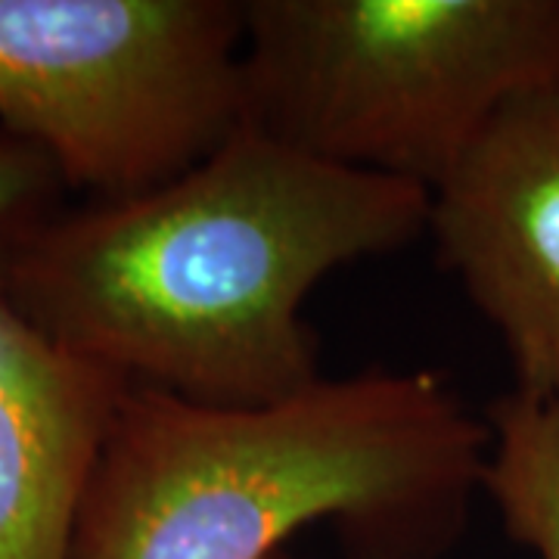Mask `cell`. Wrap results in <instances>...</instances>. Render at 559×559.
Wrapping results in <instances>:
<instances>
[{
    "label": "cell",
    "mask_w": 559,
    "mask_h": 559,
    "mask_svg": "<svg viewBox=\"0 0 559 559\" xmlns=\"http://www.w3.org/2000/svg\"><path fill=\"white\" fill-rule=\"evenodd\" d=\"M280 559H286V557H280Z\"/></svg>",
    "instance_id": "9c48e42d"
},
{
    "label": "cell",
    "mask_w": 559,
    "mask_h": 559,
    "mask_svg": "<svg viewBox=\"0 0 559 559\" xmlns=\"http://www.w3.org/2000/svg\"><path fill=\"white\" fill-rule=\"evenodd\" d=\"M491 448L481 491L495 500L507 535L559 559V392L550 399L503 395L488 411Z\"/></svg>",
    "instance_id": "52a82bcc"
},
{
    "label": "cell",
    "mask_w": 559,
    "mask_h": 559,
    "mask_svg": "<svg viewBox=\"0 0 559 559\" xmlns=\"http://www.w3.org/2000/svg\"><path fill=\"white\" fill-rule=\"evenodd\" d=\"M429 227V193L311 159L242 128L168 183L84 200L0 267L47 340L131 385L267 407L318 385L311 289Z\"/></svg>",
    "instance_id": "6da1fadb"
},
{
    "label": "cell",
    "mask_w": 559,
    "mask_h": 559,
    "mask_svg": "<svg viewBox=\"0 0 559 559\" xmlns=\"http://www.w3.org/2000/svg\"><path fill=\"white\" fill-rule=\"evenodd\" d=\"M439 261L498 330L513 392H559V81L510 100L429 193Z\"/></svg>",
    "instance_id": "5b68a950"
},
{
    "label": "cell",
    "mask_w": 559,
    "mask_h": 559,
    "mask_svg": "<svg viewBox=\"0 0 559 559\" xmlns=\"http://www.w3.org/2000/svg\"><path fill=\"white\" fill-rule=\"evenodd\" d=\"M242 20L246 128L426 193L559 81V0H242Z\"/></svg>",
    "instance_id": "3957f363"
},
{
    "label": "cell",
    "mask_w": 559,
    "mask_h": 559,
    "mask_svg": "<svg viewBox=\"0 0 559 559\" xmlns=\"http://www.w3.org/2000/svg\"><path fill=\"white\" fill-rule=\"evenodd\" d=\"M124 389L0 296V559H69Z\"/></svg>",
    "instance_id": "8992f818"
},
{
    "label": "cell",
    "mask_w": 559,
    "mask_h": 559,
    "mask_svg": "<svg viewBox=\"0 0 559 559\" xmlns=\"http://www.w3.org/2000/svg\"><path fill=\"white\" fill-rule=\"evenodd\" d=\"M488 448V419L432 373L320 380L267 407L128 382L69 559H280L323 520L404 554L451 532Z\"/></svg>",
    "instance_id": "7a4b0ae2"
},
{
    "label": "cell",
    "mask_w": 559,
    "mask_h": 559,
    "mask_svg": "<svg viewBox=\"0 0 559 559\" xmlns=\"http://www.w3.org/2000/svg\"><path fill=\"white\" fill-rule=\"evenodd\" d=\"M242 0H0V131L124 200L246 128Z\"/></svg>",
    "instance_id": "277c9868"
},
{
    "label": "cell",
    "mask_w": 559,
    "mask_h": 559,
    "mask_svg": "<svg viewBox=\"0 0 559 559\" xmlns=\"http://www.w3.org/2000/svg\"><path fill=\"white\" fill-rule=\"evenodd\" d=\"M69 183L38 146L0 131V267L66 209Z\"/></svg>",
    "instance_id": "ba28073f"
}]
</instances>
